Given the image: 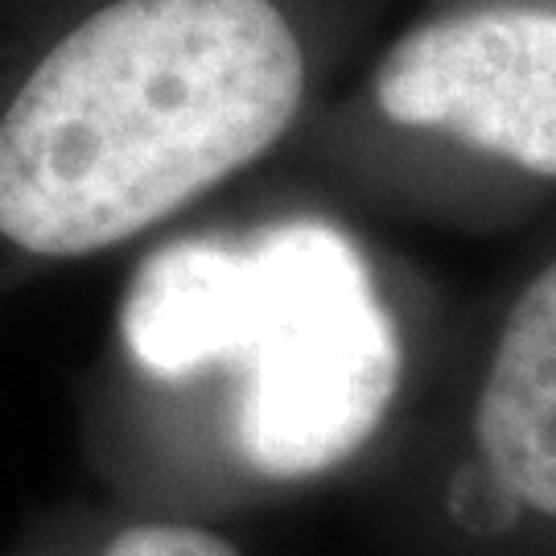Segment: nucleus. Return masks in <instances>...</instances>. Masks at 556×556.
<instances>
[{
	"label": "nucleus",
	"mask_w": 556,
	"mask_h": 556,
	"mask_svg": "<svg viewBox=\"0 0 556 556\" xmlns=\"http://www.w3.org/2000/svg\"><path fill=\"white\" fill-rule=\"evenodd\" d=\"M305 54L273 0H112L0 103V252L79 260L256 161L298 116Z\"/></svg>",
	"instance_id": "1"
},
{
	"label": "nucleus",
	"mask_w": 556,
	"mask_h": 556,
	"mask_svg": "<svg viewBox=\"0 0 556 556\" xmlns=\"http://www.w3.org/2000/svg\"><path fill=\"white\" fill-rule=\"evenodd\" d=\"M119 338L140 371L236 363L239 454L305 478L358 454L400 388V334L355 239L326 219L190 236L137 264Z\"/></svg>",
	"instance_id": "2"
},
{
	"label": "nucleus",
	"mask_w": 556,
	"mask_h": 556,
	"mask_svg": "<svg viewBox=\"0 0 556 556\" xmlns=\"http://www.w3.org/2000/svg\"><path fill=\"white\" fill-rule=\"evenodd\" d=\"M383 116L556 178V13L482 9L420 25L376 75Z\"/></svg>",
	"instance_id": "3"
},
{
	"label": "nucleus",
	"mask_w": 556,
	"mask_h": 556,
	"mask_svg": "<svg viewBox=\"0 0 556 556\" xmlns=\"http://www.w3.org/2000/svg\"><path fill=\"white\" fill-rule=\"evenodd\" d=\"M475 429L503 486L556 519V264L528 285L503 326Z\"/></svg>",
	"instance_id": "4"
},
{
	"label": "nucleus",
	"mask_w": 556,
	"mask_h": 556,
	"mask_svg": "<svg viewBox=\"0 0 556 556\" xmlns=\"http://www.w3.org/2000/svg\"><path fill=\"white\" fill-rule=\"evenodd\" d=\"M519 503L503 478L482 462V466H462L450 486V516L466 536H503L519 519Z\"/></svg>",
	"instance_id": "5"
},
{
	"label": "nucleus",
	"mask_w": 556,
	"mask_h": 556,
	"mask_svg": "<svg viewBox=\"0 0 556 556\" xmlns=\"http://www.w3.org/2000/svg\"><path fill=\"white\" fill-rule=\"evenodd\" d=\"M91 556H239L231 540L181 523H128Z\"/></svg>",
	"instance_id": "6"
}]
</instances>
